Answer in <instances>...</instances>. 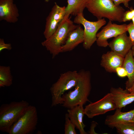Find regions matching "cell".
<instances>
[{
    "mask_svg": "<svg viewBox=\"0 0 134 134\" xmlns=\"http://www.w3.org/2000/svg\"><path fill=\"white\" fill-rule=\"evenodd\" d=\"M122 66L126 70L128 80L126 82V89L130 88L134 81V61L130 50L124 57Z\"/></svg>",
    "mask_w": 134,
    "mask_h": 134,
    "instance_id": "obj_19",
    "label": "cell"
},
{
    "mask_svg": "<svg viewBox=\"0 0 134 134\" xmlns=\"http://www.w3.org/2000/svg\"><path fill=\"white\" fill-rule=\"evenodd\" d=\"M79 77V72L76 70L68 71L60 75L50 89L52 97V106L62 104V96L65 92L75 86Z\"/></svg>",
    "mask_w": 134,
    "mask_h": 134,
    "instance_id": "obj_5",
    "label": "cell"
},
{
    "mask_svg": "<svg viewBox=\"0 0 134 134\" xmlns=\"http://www.w3.org/2000/svg\"><path fill=\"white\" fill-rule=\"evenodd\" d=\"M42 133L40 131H38L37 132V134H42Z\"/></svg>",
    "mask_w": 134,
    "mask_h": 134,
    "instance_id": "obj_32",
    "label": "cell"
},
{
    "mask_svg": "<svg viewBox=\"0 0 134 134\" xmlns=\"http://www.w3.org/2000/svg\"><path fill=\"white\" fill-rule=\"evenodd\" d=\"M128 24L118 25L109 21L107 24L97 34V44L99 47H106L108 46V40L115 37L127 32Z\"/></svg>",
    "mask_w": 134,
    "mask_h": 134,
    "instance_id": "obj_9",
    "label": "cell"
},
{
    "mask_svg": "<svg viewBox=\"0 0 134 134\" xmlns=\"http://www.w3.org/2000/svg\"><path fill=\"white\" fill-rule=\"evenodd\" d=\"M127 90L130 93H134V81L131 87Z\"/></svg>",
    "mask_w": 134,
    "mask_h": 134,
    "instance_id": "obj_29",
    "label": "cell"
},
{
    "mask_svg": "<svg viewBox=\"0 0 134 134\" xmlns=\"http://www.w3.org/2000/svg\"><path fill=\"white\" fill-rule=\"evenodd\" d=\"M111 94L116 108H122L134 101V93L120 87L111 88L110 92Z\"/></svg>",
    "mask_w": 134,
    "mask_h": 134,
    "instance_id": "obj_15",
    "label": "cell"
},
{
    "mask_svg": "<svg viewBox=\"0 0 134 134\" xmlns=\"http://www.w3.org/2000/svg\"><path fill=\"white\" fill-rule=\"evenodd\" d=\"M70 17L63 19L54 33L48 39L41 42V44L49 51L54 58L62 52V48L70 33L78 25H75Z\"/></svg>",
    "mask_w": 134,
    "mask_h": 134,
    "instance_id": "obj_3",
    "label": "cell"
},
{
    "mask_svg": "<svg viewBox=\"0 0 134 134\" xmlns=\"http://www.w3.org/2000/svg\"><path fill=\"white\" fill-rule=\"evenodd\" d=\"M19 14L14 0H0V21L15 23L18 20Z\"/></svg>",
    "mask_w": 134,
    "mask_h": 134,
    "instance_id": "obj_11",
    "label": "cell"
},
{
    "mask_svg": "<svg viewBox=\"0 0 134 134\" xmlns=\"http://www.w3.org/2000/svg\"><path fill=\"white\" fill-rule=\"evenodd\" d=\"M115 5L116 6H119L122 3L127 8H129V3L131 0H112Z\"/></svg>",
    "mask_w": 134,
    "mask_h": 134,
    "instance_id": "obj_27",
    "label": "cell"
},
{
    "mask_svg": "<svg viewBox=\"0 0 134 134\" xmlns=\"http://www.w3.org/2000/svg\"><path fill=\"white\" fill-rule=\"evenodd\" d=\"M13 77L9 66H0V87H8L12 83Z\"/></svg>",
    "mask_w": 134,
    "mask_h": 134,
    "instance_id": "obj_20",
    "label": "cell"
},
{
    "mask_svg": "<svg viewBox=\"0 0 134 134\" xmlns=\"http://www.w3.org/2000/svg\"><path fill=\"white\" fill-rule=\"evenodd\" d=\"M97 123L93 122L92 123L90 127V129L88 133L90 134H97L95 131V128L97 125Z\"/></svg>",
    "mask_w": 134,
    "mask_h": 134,
    "instance_id": "obj_28",
    "label": "cell"
},
{
    "mask_svg": "<svg viewBox=\"0 0 134 134\" xmlns=\"http://www.w3.org/2000/svg\"><path fill=\"white\" fill-rule=\"evenodd\" d=\"M134 17V8L131 7L130 10L126 11L123 14V22L129 21Z\"/></svg>",
    "mask_w": 134,
    "mask_h": 134,
    "instance_id": "obj_23",
    "label": "cell"
},
{
    "mask_svg": "<svg viewBox=\"0 0 134 134\" xmlns=\"http://www.w3.org/2000/svg\"><path fill=\"white\" fill-rule=\"evenodd\" d=\"M84 30L79 25L69 34L62 48V52L70 51L84 41Z\"/></svg>",
    "mask_w": 134,
    "mask_h": 134,
    "instance_id": "obj_16",
    "label": "cell"
},
{
    "mask_svg": "<svg viewBox=\"0 0 134 134\" xmlns=\"http://www.w3.org/2000/svg\"><path fill=\"white\" fill-rule=\"evenodd\" d=\"M114 128L119 134H134V122L119 124L116 125Z\"/></svg>",
    "mask_w": 134,
    "mask_h": 134,
    "instance_id": "obj_21",
    "label": "cell"
},
{
    "mask_svg": "<svg viewBox=\"0 0 134 134\" xmlns=\"http://www.w3.org/2000/svg\"><path fill=\"white\" fill-rule=\"evenodd\" d=\"M131 50L132 51L133 59L134 61V45H133L132 46Z\"/></svg>",
    "mask_w": 134,
    "mask_h": 134,
    "instance_id": "obj_30",
    "label": "cell"
},
{
    "mask_svg": "<svg viewBox=\"0 0 134 134\" xmlns=\"http://www.w3.org/2000/svg\"><path fill=\"white\" fill-rule=\"evenodd\" d=\"M50 0H45L46 1ZM87 0H67V5L66 7L65 15L63 19L69 17L70 15L76 16L83 13L86 7Z\"/></svg>",
    "mask_w": 134,
    "mask_h": 134,
    "instance_id": "obj_18",
    "label": "cell"
},
{
    "mask_svg": "<svg viewBox=\"0 0 134 134\" xmlns=\"http://www.w3.org/2000/svg\"><path fill=\"white\" fill-rule=\"evenodd\" d=\"M133 45L125 32L115 37L109 43L108 46L111 51L125 57Z\"/></svg>",
    "mask_w": 134,
    "mask_h": 134,
    "instance_id": "obj_12",
    "label": "cell"
},
{
    "mask_svg": "<svg viewBox=\"0 0 134 134\" xmlns=\"http://www.w3.org/2000/svg\"><path fill=\"white\" fill-rule=\"evenodd\" d=\"M132 23L133 25L134 26V17L132 19Z\"/></svg>",
    "mask_w": 134,
    "mask_h": 134,
    "instance_id": "obj_31",
    "label": "cell"
},
{
    "mask_svg": "<svg viewBox=\"0 0 134 134\" xmlns=\"http://www.w3.org/2000/svg\"><path fill=\"white\" fill-rule=\"evenodd\" d=\"M121 109L117 108L113 114L107 116L104 121L105 124L113 128L119 124L134 122V109L123 112L121 111Z\"/></svg>",
    "mask_w": 134,
    "mask_h": 134,
    "instance_id": "obj_14",
    "label": "cell"
},
{
    "mask_svg": "<svg viewBox=\"0 0 134 134\" xmlns=\"http://www.w3.org/2000/svg\"><path fill=\"white\" fill-rule=\"evenodd\" d=\"M66 7L60 6L56 2L46 19L43 34L46 39L49 38L55 32L64 17Z\"/></svg>",
    "mask_w": 134,
    "mask_h": 134,
    "instance_id": "obj_10",
    "label": "cell"
},
{
    "mask_svg": "<svg viewBox=\"0 0 134 134\" xmlns=\"http://www.w3.org/2000/svg\"><path fill=\"white\" fill-rule=\"evenodd\" d=\"M79 77L74 90L62 96V106L70 108L78 105L90 102L88 99L91 89V74L88 71L82 70L79 72Z\"/></svg>",
    "mask_w": 134,
    "mask_h": 134,
    "instance_id": "obj_1",
    "label": "cell"
},
{
    "mask_svg": "<svg viewBox=\"0 0 134 134\" xmlns=\"http://www.w3.org/2000/svg\"><path fill=\"white\" fill-rule=\"evenodd\" d=\"M115 72L120 77H124L127 76V73L125 68L122 66L117 68Z\"/></svg>",
    "mask_w": 134,
    "mask_h": 134,
    "instance_id": "obj_25",
    "label": "cell"
},
{
    "mask_svg": "<svg viewBox=\"0 0 134 134\" xmlns=\"http://www.w3.org/2000/svg\"><path fill=\"white\" fill-rule=\"evenodd\" d=\"M116 108L112 95L109 93L99 100L91 102L86 105L84 108V112L85 115L91 118Z\"/></svg>",
    "mask_w": 134,
    "mask_h": 134,
    "instance_id": "obj_8",
    "label": "cell"
},
{
    "mask_svg": "<svg viewBox=\"0 0 134 134\" xmlns=\"http://www.w3.org/2000/svg\"><path fill=\"white\" fill-rule=\"evenodd\" d=\"M98 20L106 18L109 21L123 22L125 10L116 6L112 0H87L86 7Z\"/></svg>",
    "mask_w": 134,
    "mask_h": 134,
    "instance_id": "obj_2",
    "label": "cell"
},
{
    "mask_svg": "<svg viewBox=\"0 0 134 134\" xmlns=\"http://www.w3.org/2000/svg\"><path fill=\"white\" fill-rule=\"evenodd\" d=\"M124 58L111 51H108L102 55L100 65L106 71L115 72L117 68L122 66Z\"/></svg>",
    "mask_w": 134,
    "mask_h": 134,
    "instance_id": "obj_13",
    "label": "cell"
},
{
    "mask_svg": "<svg viewBox=\"0 0 134 134\" xmlns=\"http://www.w3.org/2000/svg\"><path fill=\"white\" fill-rule=\"evenodd\" d=\"M38 117L35 106L30 105L24 114L11 127L9 134H31L36 128Z\"/></svg>",
    "mask_w": 134,
    "mask_h": 134,
    "instance_id": "obj_6",
    "label": "cell"
},
{
    "mask_svg": "<svg viewBox=\"0 0 134 134\" xmlns=\"http://www.w3.org/2000/svg\"><path fill=\"white\" fill-rule=\"evenodd\" d=\"M127 32L129 34V37L133 45H134V26L132 22L128 24Z\"/></svg>",
    "mask_w": 134,
    "mask_h": 134,
    "instance_id": "obj_24",
    "label": "cell"
},
{
    "mask_svg": "<svg viewBox=\"0 0 134 134\" xmlns=\"http://www.w3.org/2000/svg\"><path fill=\"white\" fill-rule=\"evenodd\" d=\"M83 105H78L69 108L67 110L68 115L71 120L75 125L80 134H87L84 129L86 125L83 122L84 108Z\"/></svg>",
    "mask_w": 134,
    "mask_h": 134,
    "instance_id": "obj_17",
    "label": "cell"
},
{
    "mask_svg": "<svg viewBox=\"0 0 134 134\" xmlns=\"http://www.w3.org/2000/svg\"><path fill=\"white\" fill-rule=\"evenodd\" d=\"M74 23L81 24L84 28L83 46L86 50L90 49L97 40L98 31L106 23L104 18L94 22L90 21L84 17L83 13L78 14L74 19Z\"/></svg>",
    "mask_w": 134,
    "mask_h": 134,
    "instance_id": "obj_7",
    "label": "cell"
},
{
    "mask_svg": "<svg viewBox=\"0 0 134 134\" xmlns=\"http://www.w3.org/2000/svg\"><path fill=\"white\" fill-rule=\"evenodd\" d=\"M29 105L24 100L2 104L0 107V131L8 133L12 126L24 114Z\"/></svg>",
    "mask_w": 134,
    "mask_h": 134,
    "instance_id": "obj_4",
    "label": "cell"
},
{
    "mask_svg": "<svg viewBox=\"0 0 134 134\" xmlns=\"http://www.w3.org/2000/svg\"><path fill=\"white\" fill-rule=\"evenodd\" d=\"M12 48V47L11 44L6 43L4 42L3 39H0V52L4 49L10 50Z\"/></svg>",
    "mask_w": 134,
    "mask_h": 134,
    "instance_id": "obj_26",
    "label": "cell"
},
{
    "mask_svg": "<svg viewBox=\"0 0 134 134\" xmlns=\"http://www.w3.org/2000/svg\"><path fill=\"white\" fill-rule=\"evenodd\" d=\"M76 126L69 118L67 113L65 115L64 134H76L75 130Z\"/></svg>",
    "mask_w": 134,
    "mask_h": 134,
    "instance_id": "obj_22",
    "label": "cell"
}]
</instances>
